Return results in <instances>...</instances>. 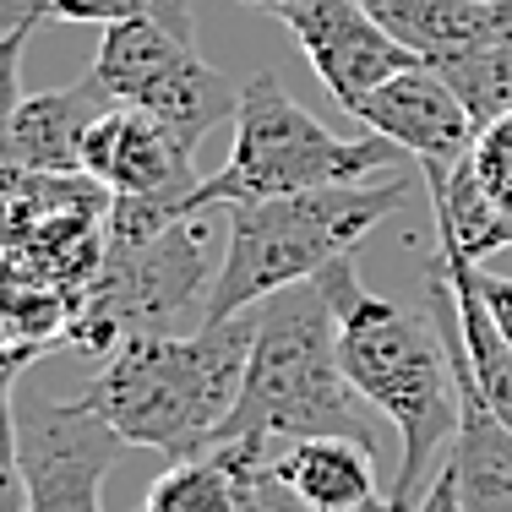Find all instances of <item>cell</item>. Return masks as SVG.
<instances>
[{"mask_svg":"<svg viewBox=\"0 0 512 512\" xmlns=\"http://www.w3.org/2000/svg\"><path fill=\"white\" fill-rule=\"evenodd\" d=\"M88 71L99 77V88L115 104L148 109L175 137H186L191 148L213 126L235 120V109H240L235 82L207 66L186 33L164 28V22H148V17L109 22Z\"/></svg>","mask_w":512,"mask_h":512,"instance_id":"52a82bcc","label":"cell"},{"mask_svg":"<svg viewBox=\"0 0 512 512\" xmlns=\"http://www.w3.org/2000/svg\"><path fill=\"white\" fill-rule=\"evenodd\" d=\"M22 17H33V0H0V22H22Z\"/></svg>","mask_w":512,"mask_h":512,"instance_id":"484cf974","label":"cell"},{"mask_svg":"<svg viewBox=\"0 0 512 512\" xmlns=\"http://www.w3.org/2000/svg\"><path fill=\"white\" fill-rule=\"evenodd\" d=\"M322 295L338 322V360L355 393L398 431V474L387 485L398 512H409L431 485L425 469L458 436V382L436 322H420L404 306L371 295L355 273V256L333 262Z\"/></svg>","mask_w":512,"mask_h":512,"instance_id":"6da1fadb","label":"cell"},{"mask_svg":"<svg viewBox=\"0 0 512 512\" xmlns=\"http://www.w3.org/2000/svg\"><path fill=\"white\" fill-rule=\"evenodd\" d=\"M267 480H273L278 512H371L387 502L371 447L355 436L278 442L267 458Z\"/></svg>","mask_w":512,"mask_h":512,"instance_id":"5bb4252c","label":"cell"},{"mask_svg":"<svg viewBox=\"0 0 512 512\" xmlns=\"http://www.w3.org/2000/svg\"><path fill=\"white\" fill-rule=\"evenodd\" d=\"M33 17L39 22H164V28L186 33L191 39V17L180 0H33Z\"/></svg>","mask_w":512,"mask_h":512,"instance_id":"44dd1931","label":"cell"},{"mask_svg":"<svg viewBox=\"0 0 512 512\" xmlns=\"http://www.w3.org/2000/svg\"><path fill=\"white\" fill-rule=\"evenodd\" d=\"M191 153L197 148L148 109L109 104L82 142V175L99 180L109 197H175L186 207L202 180Z\"/></svg>","mask_w":512,"mask_h":512,"instance_id":"7c38bea8","label":"cell"},{"mask_svg":"<svg viewBox=\"0 0 512 512\" xmlns=\"http://www.w3.org/2000/svg\"><path fill=\"white\" fill-rule=\"evenodd\" d=\"M469 169L480 175V186L512 213V115L496 120V126H485L480 137H474Z\"/></svg>","mask_w":512,"mask_h":512,"instance_id":"7402d4cb","label":"cell"},{"mask_svg":"<svg viewBox=\"0 0 512 512\" xmlns=\"http://www.w3.org/2000/svg\"><path fill=\"white\" fill-rule=\"evenodd\" d=\"M22 436V480H28V512H104L99 485L126 453V436L104 420L88 398H17Z\"/></svg>","mask_w":512,"mask_h":512,"instance_id":"ba28073f","label":"cell"},{"mask_svg":"<svg viewBox=\"0 0 512 512\" xmlns=\"http://www.w3.org/2000/svg\"><path fill=\"white\" fill-rule=\"evenodd\" d=\"M251 338L256 311L202 322L197 333H131L104 355L82 398L131 447L186 458L224 431L246 382Z\"/></svg>","mask_w":512,"mask_h":512,"instance_id":"7a4b0ae2","label":"cell"},{"mask_svg":"<svg viewBox=\"0 0 512 512\" xmlns=\"http://www.w3.org/2000/svg\"><path fill=\"white\" fill-rule=\"evenodd\" d=\"M224 436H267V442H300V436H355L371 447L376 409L355 393L338 360V322L322 284L278 289L256 306V338L246 360V382L229 409Z\"/></svg>","mask_w":512,"mask_h":512,"instance_id":"277c9868","label":"cell"},{"mask_svg":"<svg viewBox=\"0 0 512 512\" xmlns=\"http://www.w3.org/2000/svg\"><path fill=\"white\" fill-rule=\"evenodd\" d=\"M240 6H256V11H273V17H278L284 6H300V0H240Z\"/></svg>","mask_w":512,"mask_h":512,"instance_id":"4316f807","label":"cell"},{"mask_svg":"<svg viewBox=\"0 0 512 512\" xmlns=\"http://www.w3.org/2000/svg\"><path fill=\"white\" fill-rule=\"evenodd\" d=\"M218 262L207 213H186L175 197H115L99 273L66 344L109 355L131 333H169L186 311H207Z\"/></svg>","mask_w":512,"mask_h":512,"instance_id":"3957f363","label":"cell"},{"mask_svg":"<svg viewBox=\"0 0 512 512\" xmlns=\"http://www.w3.org/2000/svg\"><path fill=\"white\" fill-rule=\"evenodd\" d=\"M44 349L6 344L0 349V512H28V480H22V436H17V376Z\"/></svg>","mask_w":512,"mask_h":512,"instance_id":"ffe728a7","label":"cell"},{"mask_svg":"<svg viewBox=\"0 0 512 512\" xmlns=\"http://www.w3.org/2000/svg\"><path fill=\"white\" fill-rule=\"evenodd\" d=\"M11 344V333H6V322H0V349H6Z\"/></svg>","mask_w":512,"mask_h":512,"instance_id":"f1b7e54d","label":"cell"},{"mask_svg":"<svg viewBox=\"0 0 512 512\" xmlns=\"http://www.w3.org/2000/svg\"><path fill=\"white\" fill-rule=\"evenodd\" d=\"M278 442L267 436H224L175 458L148 485L142 512H278L267 458Z\"/></svg>","mask_w":512,"mask_h":512,"instance_id":"4fadbf2b","label":"cell"},{"mask_svg":"<svg viewBox=\"0 0 512 512\" xmlns=\"http://www.w3.org/2000/svg\"><path fill=\"white\" fill-rule=\"evenodd\" d=\"M355 120H365V131H376V137L398 142V148L420 164L425 186H442L463 158L474 153V137H480V126H474V115L463 109V99L425 66V60L409 71H398V77H387L382 88L355 109Z\"/></svg>","mask_w":512,"mask_h":512,"instance_id":"8fae6325","label":"cell"},{"mask_svg":"<svg viewBox=\"0 0 512 512\" xmlns=\"http://www.w3.org/2000/svg\"><path fill=\"white\" fill-rule=\"evenodd\" d=\"M431 213H436V229L453 235L469 262H485V256L512 246V213L480 186L469 158H463L442 186H431Z\"/></svg>","mask_w":512,"mask_h":512,"instance_id":"ac0fdd59","label":"cell"},{"mask_svg":"<svg viewBox=\"0 0 512 512\" xmlns=\"http://www.w3.org/2000/svg\"><path fill=\"white\" fill-rule=\"evenodd\" d=\"M420 60L512 44V0H365Z\"/></svg>","mask_w":512,"mask_h":512,"instance_id":"2e32d148","label":"cell"},{"mask_svg":"<svg viewBox=\"0 0 512 512\" xmlns=\"http://www.w3.org/2000/svg\"><path fill=\"white\" fill-rule=\"evenodd\" d=\"M371 512H398V507H393V496H387V502H382V507H371Z\"/></svg>","mask_w":512,"mask_h":512,"instance_id":"83f0119b","label":"cell"},{"mask_svg":"<svg viewBox=\"0 0 512 512\" xmlns=\"http://www.w3.org/2000/svg\"><path fill=\"white\" fill-rule=\"evenodd\" d=\"M33 28H39V17L0 28V137L11 131V115L22 109V50H28Z\"/></svg>","mask_w":512,"mask_h":512,"instance_id":"603a6c76","label":"cell"},{"mask_svg":"<svg viewBox=\"0 0 512 512\" xmlns=\"http://www.w3.org/2000/svg\"><path fill=\"white\" fill-rule=\"evenodd\" d=\"M436 262H442L447 284H453L463 365H469L474 387L485 393V404H491V409L512 425V344H507L502 327H496L491 306L480 300V284H474V262L463 256V246H458L453 235H442V229H436Z\"/></svg>","mask_w":512,"mask_h":512,"instance_id":"e0dca14e","label":"cell"},{"mask_svg":"<svg viewBox=\"0 0 512 512\" xmlns=\"http://www.w3.org/2000/svg\"><path fill=\"white\" fill-rule=\"evenodd\" d=\"M425 311H431L436 333L453 360L458 382V436H453V469L458 480V507L463 512H512V425L485 404V393L474 387L469 365L458 349V311H453V284H447L442 262L425 267Z\"/></svg>","mask_w":512,"mask_h":512,"instance_id":"30bf717a","label":"cell"},{"mask_svg":"<svg viewBox=\"0 0 512 512\" xmlns=\"http://www.w3.org/2000/svg\"><path fill=\"white\" fill-rule=\"evenodd\" d=\"M425 66L458 93L480 131L512 115V44H491V50L453 55V60H425Z\"/></svg>","mask_w":512,"mask_h":512,"instance_id":"d6986e66","label":"cell"},{"mask_svg":"<svg viewBox=\"0 0 512 512\" xmlns=\"http://www.w3.org/2000/svg\"><path fill=\"white\" fill-rule=\"evenodd\" d=\"M409 512H463V507H458V480H453V469H447V463L436 469L431 491H425V496H420V502H414Z\"/></svg>","mask_w":512,"mask_h":512,"instance_id":"d4e9b609","label":"cell"},{"mask_svg":"<svg viewBox=\"0 0 512 512\" xmlns=\"http://www.w3.org/2000/svg\"><path fill=\"white\" fill-rule=\"evenodd\" d=\"M295 44L306 50L311 71L322 77V88L355 115V109L382 88L387 77L420 66V55L376 17L365 0H300V6L278 11Z\"/></svg>","mask_w":512,"mask_h":512,"instance_id":"9c48e42d","label":"cell"},{"mask_svg":"<svg viewBox=\"0 0 512 512\" xmlns=\"http://www.w3.org/2000/svg\"><path fill=\"white\" fill-rule=\"evenodd\" d=\"M404 148L387 137H338L327 131L311 109L289 99V88L262 71L240 88L235 109V148H229L218 175L197 180L186 197V213H213V207L267 202V197H295L316 186H349L371 175H398Z\"/></svg>","mask_w":512,"mask_h":512,"instance_id":"8992f818","label":"cell"},{"mask_svg":"<svg viewBox=\"0 0 512 512\" xmlns=\"http://www.w3.org/2000/svg\"><path fill=\"white\" fill-rule=\"evenodd\" d=\"M414 180L409 169L387 180H349V186H316L295 197H267V202H240L229 207V235H224V262L207 289L202 322L256 311L278 289H295L322 278L333 262L382 224L387 213L409 202Z\"/></svg>","mask_w":512,"mask_h":512,"instance_id":"5b68a950","label":"cell"},{"mask_svg":"<svg viewBox=\"0 0 512 512\" xmlns=\"http://www.w3.org/2000/svg\"><path fill=\"white\" fill-rule=\"evenodd\" d=\"M109 104L115 99L99 88L93 71H82L71 88L22 99V109L11 115V131L0 137V164L39 169V175H82V142Z\"/></svg>","mask_w":512,"mask_h":512,"instance_id":"9a60e30c","label":"cell"},{"mask_svg":"<svg viewBox=\"0 0 512 512\" xmlns=\"http://www.w3.org/2000/svg\"><path fill=\"white\" fill-rule=\"evenodd\" d=\"M474 284H480V300L491 306L496 327H502L507 344H512V273H485V267L474 262Z\"/></svg>","mask_w":512,"mask_h":512,"instance_id":"cb8c5ba5","label":"cell"}]
</instances>
